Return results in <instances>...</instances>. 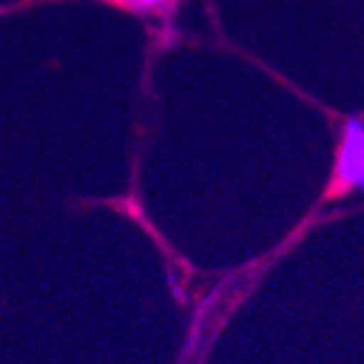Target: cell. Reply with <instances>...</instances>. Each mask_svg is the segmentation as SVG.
I'll use <instances>...</instances> for the list:
<instances>
[{"label": "cell", "mask_w": 364, "mask_h": 364, "mask_svg": "<svg viewBox=\"0 0 364 364\" xmlns=\"http://www.w3.org/2000/svg\"><path fill=\"white\" fill-rule=\"evenodd\" d=\"M364 186V125L362 117L354 115L346 120L336 148L334 173L328 178L323 199H341V196L359 191Z\"/></svg>", "instance_id": "6da1fadb"}, {"label": "cell", "mask_w": 364, "mask_h": 364, "mask_svg": "<svg viewBox=\"0 0 364 364\" xmlns=\"http://www.w3.org/2000/svg\"><path fill=\"white\" fill-rule=\"evenodd\" d=\"M102 3L133 16H158V18H166L178 6V0H102Z\"/></svg>", "instance_id": "7a4b0ae2"}]
</instances>
